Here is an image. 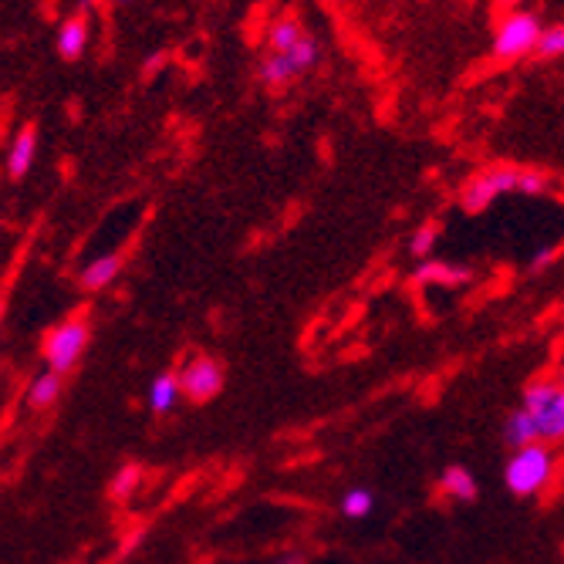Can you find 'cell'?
Wrapping results in <instances>:
<instances>
[{
  "label": "cell",
  "mask_w": 564,
  "mask_h": 564,
  "mask_svg": "<svg viewBox=\"0 0 564 564\" xmlns=\"http://www.w3.org/2000/svg\"><path fill=\"white\" fill-rule=\"evenodd\" d=\"M554 258H557V247H551V250H541L538 258L531 261V268H534V271H541V268H544V264H551Z\"/></svg>",
  "instance_id": "cell-22"
},
{
  "label": "cell",
  "mask_w": 564,
  "mask_h": 564,
  "mask_svg": "<svg viewBox=\"0 0 564 564\" xmlns=\"http://www.w3.org/2000/svg\"><path fill=\"white\" fill-rule=\"evenodd\" d=\"M551 176L538 173V170H514V166H490L477 176H470L459 189V207L467 214H484L490 203L503 193H547Z\"/></svg>",
  "instance_id": "cell-1"
},
{
  "label": "cell",
  "mask_w": 564,
  "mask_h": 564,
  "mask_svg": "<svg viewBox=\"0 0 564 564\" xmlns=\"http://www.w3.org/2000/svg\"><path fill=\"white\" fill-rule=\"evenodd\" d=\"M116 4H129V0H116Z\"/></svg>",
  "instance_id": "cell-24"
},
{
  "label": "cell",
  "mask_w": 564,
  "mask_h": 564,
  "mask_svg": "<svg viewBox=\"0 0 564 564\" xmlns=\"http://www.w3.org/2000/svg\"><path fill=\"white\" fill-rule=\"evenodd\" d=\"M561 51H564V28L561 24H547V28H541V34H538V44H534V51L531 55H538V58H561Z\"/></svg>",
  "instance_id": "cell-17"
},
{
  "label": "cell",
  "mask_w": 564,
  "mask_h": 564,
  "mask_svg": "<svg viewBox=\"0 0 564 564\" xmlns=\"http://www.w3.org/2000/svg\"><path fill=\"white\" fill-rule=\"evenodd\" d=\"M420 281H440V284H464L470 281L467 268H453V264H423Z\"/></svg>",
  "instance_id": "cell-19"
},
{
  "label": "cell",
  "mask_w": 564,
  "mask_h": 564,
  "mask_svg": "<svg viewBox=\"0 0 564 564\" xmlns=\"http://www.w3.org/2000/svg\"><path fill=\"white\" fill-rule=\"evenodd\" d=\"M176 395H180V386H176V376H160L156 382H152L149 389V405H152V413H170V409L176 405Z\"/></svg>",
  "instance_id": "cell-15"
},
{
  "label": "cell",
  "mask_w": 564,
  "mask_h": 564,
  "mask_svg": "<svg viewBox=\"0 0 564 564\" xmlns=\"http://www.w3.org/2000/svg\"><path fill=\"white\" fill-rule=\"evenodd\" d=\"M34 156H37V129L34 126H24L14 135L11 149H8V173H11V180L28 176V170L34 166Z\"/></svg>",
  "instance_id": "cell-7"
},
{
  "label": "cell",
  "mask_w": 564,
  "mask_h": 564,
  "mask_svg": "<svg viewBox=\"0 0 564 564\" xmlns=\"http://www.w3.org/2000/svg\"><path fill=\"white\" fill-rule=\"evenodd\" d=\"M142 477V470L139 467H126L119 477H116V484H112V497H129L132 490H135V480Z\"/></svg>",
  "instance_id": "cell-21"
},
{
  "label": "cell",
  "mask_w": 564,
  "mask_h": 564,
  "mask_svg": "<svg viewBox=\"0 0 564 564\" xmlns=\"http://www.w3.org/2000/svg\"><path fill=\"white\" fill-rule=\"evenodd\" d=\"M551 470H554V453L544 443H531V446L514 449V456L507 459L503 480L514 497H534L547 487Z\"/></svg>",
  "instance_id": "cell-2"
},
{
  "label": "cell",
  "mask_w": 564,
  "mask_h": 564,
  "mask_svg": "<svg viewBox=\"0 0 564 564\" xmlns=\"http://www.w3.org/2000/svg\"><path fill=\"white\" fill-rule=\"evenodd\" d=\"M88 338H91L88 318H72V322L58 325L55 332L44 338V358H47V366H51L47 372H55V376L65 379L78 366L82 351L88 348Z\"/></svg>",
  "instance_id": "cell-4"
},
{
  "label": "cell",
  "mask_w": 564,
  "mask_h": 564,
  "mask_svg": "<svg viewBox=\"0 0 564 564\" xmlns=\"http://www.w3.org/2000/svg\"><path fill=\"white\" fill-rule=\"evenodd\" d=\"M258 75H261V82H264L271 91H281V88H288V82L294 78V68L288 65L284 55H268V58L261 62Z\"/></svg>",
  "instance_id": "cell-14"
},
{
  "label": "cell",
  "mask_w": 564,
  "mask_h": 564,
  "mask_svg": "<svg viewBox=\"0 0 564 564\" xmlns=\"http://www.w3.org/2000/svg\"><path fill=\"white\" fill-rule=\"evenodd\" d=\"M85 47H88V18L85 14H75L58 31V55L65 62H78L85 55Z\"/></svg>",
  "instance_id": "cell-8"
},
{
  "label": "cell",
  "mask_w": 564,
  "mask_h": 564,
  "mask_svg": "<svg viewBox=\"0 0 564 564\" xmlns=\"http://www.w3.org/2000/svg\"><path fill=\"white\" fill-rule=\"evenodd\" d=\"M436 237H440V224L430 220V224H423V227L413 234V243H409V250H413L416 258H426V253L433 250V243H436Z\"/></svg>",
  "instance_id": "cell-20"
},
{
  "label": "cell",
  "mask_w": 564,
  "mask_h": 564,
  "mask_svg": "<svg viewBox=\"0 0 564 564\" xmlns=\"http://www.w3.org/2000/svg\"><path fill=\"white\" fill-rule=\"evenodd\" d=\"M318 55H322L318 41H315V37H307V34H301L297 44H294L291 51H284V58H288V65L294 68V75L312 72V68L318 65Z\"/></svg>",
  "instance_id": "cell-12"
},
{
  "label": "cell",
  "mask_w": 564,
  "mask_h": 564,
  "mask_svg": "<svg viewBox=\"0 0 564 564\" xmlns=\"http://www.w3.org/2000/svg\"><path fill=\"white\" fill-rule=\"evenodd\" d=\"M176 386L189 402H210L224 389V366L210 355H196L176 376Z\"/></svg>",
  "instance_id": "cell-6"
},
{
  "label": "cell",
  "mask_w": 564,
  "mask_h": 564,
  "mask_svg": "<svg viewBox=\"0 0 564 564\" xmlns=\"http://www.w3.org/2000/svg\"><path fill=\"white\" fill-rule=\"evenodd\" d=\"M503 443L510 449H521V446L538 443V430H534V423H531V416L524 413V409H518V413L507 416V423H503Z\"/></svg>",
  "instance_id": "cell-10"
},
{
  "label": "cell",
  "mask_w": 564,
  "mask_h": 564,
  "mask_svg": "<svg viewBox=\"0 0 564 564\" xmlns=\"http://www.w3.org/2000/svg\"><path fill=\"white\" fill-rule=\"evenodd\" d=\"M494 4H497V8H507V11H518V8L524 4V0H494Z\"/></svg>",
  "instance_id": "cell-23"
},
{
  "label": "cell",
  "mask_w": 564,
  "mask_h": 564,
  "mask_svg": "<svg viewBox=\"0 0 564 564\" xmlns=\"http://www.w3.org/2000/svg\"><path fill=\"white\" fill-rule=\"evenodd\" d=\"M440 490L449 494V497H456V500H464V503L467 500H477V480H474V474L467 467H449V470H443Z\"/></svg>",
  "instance_id": "cell-11"
},
{
  "label": "cell",
  "mask_w": 564,
  "mask_h": 564,
  "mask_svg": "<svg viewBox=\"0 0 564 564\" xmlns=\"http://www.w3.org/2000/svg\"><path fill=\"white\" fill-rule=\"evenodd\" d=\"M62 376H55V372H44V376H37L34 382H31V389H28V405L31 409H47L51 402H55L58 395H62Z\"/></svg>",
  "instance_id": "cell-13"
},
{
  "label": "cell",
  "mask_w": 564,
  "mask_h": 564,
  "mask_svg": "<svg viewBox=\"0 0 564 564\" xmlns=\"http://www.w3.org/2000/svg\"><path fill=\"white\" fill-rule=\"evenodd\" d=\"M119 271H122V258H119V253H106V258L91 261V264L82 271L78 284H82L85 291H101V288H109V284L119 278Z\"/></svg>",
  "instance_id": "cell-9"
},
{
  "label": "cell",
  "mask_w": 564,
  "mask_h": 564,
  "mask_svg": "<svg viewBox=\"0 0 564 564\" xmlns=\"http://www.w3.org/2000/svg\"><path fill=\"white\" fill-rule=\"evenodd\" d=\"M372 507H376V497H372L369 490H362V487H355V490H348L345 500H341V514L351 518V521H362V518L372 514Z\"/></svg>",
  "instance_id": "cell-18"
},
{
  "label": "cell",
  "mask_w": 564,
  "mask_h": 564,
  "mask_svg": "<svg viewBox=\"0 0 564 564\" xmlns=\"http://www.w3.org/2000/svg\"><path fill=\"white\" fill-rule=\"evenodd\" d=\"M541 18L518 8V11H510L497 31H494V58L500 62H518V58H528L534 44H538V34H541Z\"/></svg>",
  "instance_id": "cell-3"
},
{
  "label": "cell",
  "mask_w": 564,
  "mask_h": 564,
  "mask_svg": "<svg viewBox=\"0 0 564 564\" xmlns=\"http://www.w3.org/2000/svg\"><path fill=\"white\" fill-rule=\"evenodd\" d=\"M0 312H4V301H0Z\"/></svg>",
  "instance_id": "cell-25"
},
{
  "label": "cell",
  "mask_w": 564,
  "mask_h": 564,
  "mask_svg": "<svg viewBox=\"0 0 564 564\" xmlns=\"http://www.w3.org/2000/svg\"><path fill=\"white\" fill-rule=\"evenodd\" d=\"M524 413L531 416L538 436L561 440V433H564V392H561V386L547 382V379L528 386V392H524Z\"/></svg>",
  "instance_id": "cell-5"
},
{
  "label": "cell",
  "mask_w": 564,
  "mask_h": 564,
  "mask_svg": "<svg viewBox=\"0 0 564 564\" xmlns=\"http://www.w3.org/2000/svg\"><path fill=\"white\" fill-rule=\"evenodd\" d=\"M301 34H304V31H301V24H297V21H291V18L278 21V24L271 28V34H268L271 55H284V51H291V47L297 44V37H301Z\"/></svg>",
  "instance_id": "cell-16"
}]
</instances>
